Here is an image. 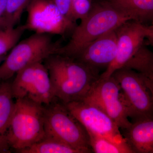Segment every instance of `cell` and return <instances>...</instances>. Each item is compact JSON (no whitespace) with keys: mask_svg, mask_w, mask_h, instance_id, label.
I'll list each match as a JSON object with an SVG mask.
<instances>
[{"mask_svg":"<svg viewBox=\"0 0 153 153\" xmlns=\"http://www.w3.org/2000/svg\"><path fill=\"white\" fill-rule=\"evenodd\" d=\"M44 60L55 98L64 104L82 100L100 76L99 72L64 55L53 54Z\"/></svg>","mask_w":153,"mask_h":153,"instance_id":"obj_1","label":"cell"},{"mask_svg":"<svg viewBox=\"0 0 153 153\" xmlns=\"http://www.w3.org/2000/svg\"><path fill=\"white\" fill-rule=\"evenodd\" d=\"M80 21L68 44L61 46L57 54L74 58L96 39L132 20L107 1L92 4L90 12Z\"/></svg>","mask_w":153,"mask_h":153,"instance_id":"obj_2","label":"cell"},{"mask_svg":"<svg viewBox=\"0 0 153 153\" xmlns=\"http://www.w3.org/2000/svg\"><path fill=\"white\" fill-rule=\"evenodd\" d=\"M44 108L26 99H18L7 134L10 148L19 152L46 137Z\"/></svg>","mask_w":153,"mask_h":153,"instance_id":"obj_3","label":"cell"},{"mask_svg":"<svg viewBox=\"0 0 153 153\" xmlns=\"http://www.w3.org/2000/svg\"><path fill=\"white\" fill-rule=\"evenodd\" d=\"M61 47L53 42L50 34L34 33L18 43L0 65V82L8 80L27 66L57 54Z\"/></svg>","mask_w":153,"mask_h":153,"instance_id":"obj_4","label":"cell"},{"mask_svg":"<svg viewBox=\"0 0 153 153\" xmlns=\"http://www.w3.org/2000/svg\"><path fill=\"white\" fill-rule=\"evenodd\" d=\"M44 108L46 136L64 143L83 153L92 152L87 131L65 104H50Z\"/></svg>","mask_w":153,"mask_h":153,"instance_id":"obj_5","label":"cell"},{"mask_svg":"<svg viewBox=\"0 0 153 153\" xmlns=\"http://www.w3.org/2000/svg\"><path fill=\"white\" fill-rule=\"evenodd\" d=\"M111 76L120 86L128 111L133 121L153 118V97L144 75L130 69L121 68Z\"/></svg>","mask_w":153,"mask_h":153,"instance_id":"obj_6","label":"cell"},{"mask_svg":"<svg viewBox=\"0 0 153 153\" xmlns=\"http://www.w3.org/2000/svg\"><path fill=\"white\" fill-rule=\"evenodd\" d=\"M42 62L27 66L16 74L11 82L14 99H26L48 105L55 98L47 67Z\"/></svg>","mask_w":153,"mask_h":153,"instance_id":"obj_7","label":"cell"},{"mask_svg":"<svg viewBox=\"0 0 153 153\" xmlns=\"http://www.w3.org/2000/svg\"><path fill=\"white\" fill-rule=\"evenodd\" d=\"M82 100L104 111L122 130L131 124L119 84L113 76L99 78Z\"/></svg>","mask_w":153,"mask_h":153,"instance_id":"obj_8","label":"cell"},{"mask_svg":"<svg viewBox=\"0 0 153 153\" xmlns=\"http://www.w3.org/2000/svg\"><path fill=\"white\" fill-rule=\"evenodd\" d=\"M26 10L25 25L35 33L65 36L71 34L76 26L60 13L53 0H30Z\"/></svg>","mask_w":153,"mask_h":153,"instance_id":"obj_9","label":"cell"},{"mask_svg":"<svg viewBox=\"0 0 153 153\" xmlns=\"http://www.w3.org/2000/svg\"><path fill=\"white\" fill-rule=\"evenodd\" d=\"M65 105L88 133L103 137L119 144L128 145L117 124L97 106L82 100Z\"/></svg>","mask_w":153,"mask_h":153,"instance_id":"obj_10","label":"cell"},{"mask_svg":"<svg viewBox=\"0 0 153 153\" xmlns=\"http://www.w3.org/2000/svg\"><path fill=\"white\" fill-rule=\"evenodd\" d=\"M117 36L116 55L112 63L100 78L109 77L118 69L123 68L144 45L143 24L134 21L125 22L116 30Z\"/></svg>","mask_w":153,"mask_h":153,"instance_id":"obj_11","label":"cell"},{"mask_svg":"<svg viewBox=\"0 0 153 153\" xmlns=\"http://www.w3.org/2000/svg\"><path fill=\"white\" fill-rule=\"evenodd\" d=\"M116 30L96 39L73 59L99 73L101 69L105 70L112 63L116 55L117 36Z\"/></svg>","mask_w":153,"mask_h":153,"instance_id":"obj_12","label":"cell"},{"mask_svg":"<svg viewBox=\"0 0 153 153\" xmlns=\"http://www.w3.org/2000/svg\"><path fill=\"white\" fill-rule=\"evenodd\" d=\"M122 131L134 153H153V118L133 122Z\"/></svg>","mask_w":153,"mask_h":153,"instance_id":"obj_13","label":"cell"},{"mask_svg":"<svg viewBox=\"0 0 153 153\" xmlns=\"http://www.w3.org/2000/svg\"><path fill=\"white\" fill-rule=\"evenodd\" d=\"M8 80L0 82V153L9 152L7 134L15 102Z\"/></svg>","mask_w":153,"mask_h":153,"instance_id":"obj_14","label":"cell"},{"mask_svg":"<svg viewBox=\"0 0 153 153\" xmlns=\"http://www.w3.org/2000/svg\"><path fill=\"white\" fill-rule=\"evenodd\" d=\"M111 4L130 18L143 24L153 18V0H108Z\"/></svg>","mask_w":153,"mask_h":153,"instance_id":"obj_15","label":"cell"},{"mask_svg":"<svg viewBox=\"0 0 153 153\" xmlns=\"http://www.w3.org/2000/svg\"><path fill=\"white\" fill-rule=\"evenodd\" d=\"M21 153H83L82 151L58 140L46 137L30 147L20 151Z\"/></svg>","mask_w":153,"mask_h":153,"instance_id":"obj_16","label":"cell"},{"mask_svg":"<svg viewBox=\"0 0 153 153\" xmlns=\"http://www.w3.org/2000/svg\"><path fill=\"white\" fill-rule=\"evenodd\" d=\"M88 133L91 148L95 153H134L128 145L116 143L103 137Z\"/></svg>","mask_w":153,"mask_h":153,"instance_id":"obj_17","label":"cell"},{"mask_svg":"<svg viewBox=\"0 0 153 153\" xmlns=\"http://www.w3.org/2000/svg\"><path fill=\"white\" fill-rule=\"evenodd\" d=\"M27 30L25 25L0 30V57L17 45Z\"/></svg>","mask_w":153,"mask_h":153,"instance_id":"obj_18","label":"cell"},{"mask_svg":"<svg viewBox=\"0 0 153 153\" xmlns=\"http://www.w3.org/2000/svg\"><path fill=\"white\" fill-rule=\"evenodd\" d=\"M30 0H7L4 16L6 29L14 27L20 21Z\"/></svg>","mask_w":153,"mask_h":153,"instance_id":"obj_19","label":"cell"},{"mask_svg":"<svg viewBox=\"0 0 153 153\" xmlns=\"http://www.w3.org/2000/svg\"><path fill=\"white\" fill-rule=\"evenodd\" d=\"M60 13L69 21L76 23L72 0H53Z\"/></svg>","mask_w":153,"mask_h":153,"instance_id":"obj_20","label":"cell"},{"mask_svg":"<svg viewBox=\"0 0 153 153\" xmlns=\"http://www.w3.org/2000/svg\"><path fill=\"white\" fill-rule=\"evenodd\" d=\"M76 20H82L90 12L92 6L91 0H72Z\"/></svg>","mask_w":153,"mask_h":153,"instance_id":"obj_21","label":"cell"},{"mask_svg":"<svg viewBox=\"0 0 153 153\" xmlns=\"http://www.w3.org/2000/svg\"><path fill=\"white\" fill-rule=\"evenodd\" d=\"M7 0H0V30L6 29L4 24Z\"/></svg>","mask_w":153,"mask_h":153,"instance_id":"obj_22","label":"cell"},{"mask_svg":"<svg viewBox=\"0 0 153 153\" xmlns=\"http://www.w3.org/2000/svg\"><path fill=\"white\" fill-rule=\"evenodd\" d=\"M145 39H147V44L153 46V25L147 26L143 25Z\"/></svg>","mask_w":153,"mask_h":153,"instance_id":"obj_23","label":"cell"},{"mask_svg":"<svg viewBox=\"0 0 153 153\" xmlns=\"http://www.w3.org/2000/svg\"><path fill=\"white\" fill-rule=\"evenodd\" d=\"M144 75L147 76H153V52H152L151 53L147 71L146 74Z\"/></svg>","mask_w":153,"mask_h":153,"instance_id":"obj_24","label":"cell"},{"mask_svg":"<svg viewBox=\"0 0 153 153\" xmlns=\"http://www.w3.org/2000/svg\"><path fill=\"white\" fill-rule=\"evenodd\" d=\"M144 76L146 83L150 90L153 97V76H147L145 75H144Z\"/></svg>","mask_w":153,"mask_h":153,"instance_id":"obj_25","label":"cell"},{"mask_svg":"<svg viewBox=\"0 0 153 153\" xmlns=\"http://www.w3.org/2000/svg\"><path fill=\"white\" fill-rule=\"evenodd\" d=\"M152 25H153V18L152 20Z\"/></svg>","mask_w":153,"mask_h":153,"instance_id":"obj_26","label":"cell"}]
</instances>
